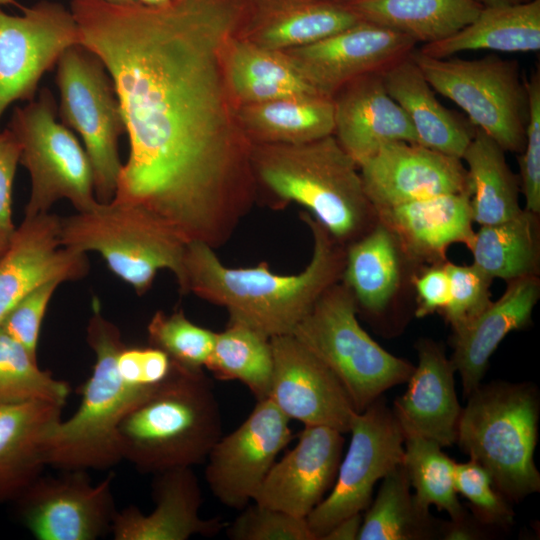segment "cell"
I'll return each instance as SVG.
<instances>
[{"label":"cell","mask_w":540,"mask_h":540,"mask_svg":"<svg viewBox=\"0 0 540 540\" xmlns=\"http://www.w3.org/2000/svg\"><path fill=\"white\" fill-rule=\"evenodd\" d=\"M71 11L125 121L129 156L112 201L148 211L187 243L222 246L258 198L224 61L247 0H72Z\"/></svg>","instance_id":"1"},{"label":"cell","mask_w":540,"mask_h":540,"mask_svg":"<svg viewBox=\"0 0 540 540\" xmlns=\"http://www.w3.org/2000/svg\"><path fill=\"white\" fill-rule=\"evenodd\" d=\"M300 216L312 234L313 251L298 274H276L265 262L255 267H228L214 248L189 242L180 291L225 308L229 322L246 325L268 338L291 334L318 298L341 280L346 254V246L309 213Z\"/></svg>","instance_id":"2"},{"label":"cell","mask_w":540,"mask_h":540,"mask_svg":"<svg viewBox=\"0 0 540 540\" xmlns=\"http://www.w3.org/2000/svg\"><path fill=\"white\" fill-rule=\"evenodd\" d=\"M257 194L275 208L297 203L344 246L377 222L355 161L333 135L302 144H252Z\"/></svg>","instance_id":"3"},{"label":"cell","mask_w":540,"mask_h":540,"mask_svg":"<svg viewBox=\"0 0 540 540\" xmlns=\"http://www.w3.org/2000/svg\"><path fill=\"white\" fill-rule=\"evenodd\" d=\"M122 459L157 474L206 461L222 436L219 403L203 370L173 364L170 375L122 419Z\"/></svg>","instance_id":"4"},{"label":"cell","mask_w":540,"mask_h":540,"mask_svg":"<svg viewBox=\"0 0 540 540\" xmlns=\"http://www.w3.org/2000/svg\"><path fill=\"white\" fill-rule=\"evenodd\" d=\"M93 310L86 337L96 356L92 373L82 386L78 409L57 424L46 444L47 466L62 471L108 469L122 461L119 425L154 389L124 381L117 368V356L125 346L121 333L97 304Z\"/></svg>","instance_id":"5"},{"label":"cell","mask_w":540,"mask_h":540,"mask_svg":"<svg viewBox=\"0 0 540 540\" xmlns=\"http://www.w3.org/2000/svg\"><path fill=\"white\" fill-rule=\"evenodd\" d=\"M462 408L456 443L490 474L495 489L519 502L540 490L534 461L539 398L528 383L480 384Z\"/></svg>","instance_id":"6"},{"label":"cell","mask_w":540,"mask_h":540,"mask_svg":"<svg viewBox=\"0 0 540 540\" xmlns=\"http://www.w3.org/2000/svg\"><path fill=\"white\" fill-rule=\"evenodd\" d=\"M357 310L354 295L340 280L291 334L336 375L359 413L388 389L406 383L415 366L372 339L361 327Z\"/></svg>","instance_id":"7"},{"label":"cell","mask_w":540,"mask_h":540,"mask_svg":"<svg viewBox=\"0 0 540 540\" xmlns=\"http://www.w3.org/2000/svg\"><path fill=\"white\" fill-rule=\"evenodd\" d=\"M60 242L79 252H98L138 295L151 288L163 269L175 275L179 286L183 281L188 243L140 207L97 202L87 211L61 218Z\"/></svg>","instance_id":"8"},{"label":"cell","mask_w":540,"mask_h":540,"mask_svg":"<svg viewBox=\"0 0 540 540\" xmlns=\"http://www.w3.org/2000/svg\"><path fill=\"white\" fill-rule=\"evenodd\" d=\"M410 57L434 91L459 106L475 128L504 151H523L529 101L517 60L495 53L477 59L435 58L416 48Z\"/></svg>","instance_id":"9"},{"label":"cell","mask_w":540,"mask_h":540,"mask_svg":"<svg viewBox=\"0 0 540 540\" xmlns=\"http://www.w3.org/2000/svg\"><path fill=\"white\" fill-rule=\"evenodd\" d=\"M7 128L14 134L21 163L31 178L25 216L46 213L60 199L78 212L97 204L89 157L72 131L57 121V103L48 88L14 109Z\"/></svg>","instance_id":"10"},{"label":"cell","mask_w":540,"mask_h":540,"mask_svg":"<svg viewBox=\"0 0 540 540\" xmlns=\"http://www.w3.org/2000/svg\"><path fill=\"white\" fill-rule=\"evenodd\" d=\"M56 68L62 123L81 136L93 170L95 197L109 203L123 166L118 142L126 133L113 81L102 61L80 44L66 49Z\"/></svg>","instance_id":"11"},{"label":"cell","mask_w":540,"mask_h":540,"mask_svg":"<svg viewBox=\"0 0 540 540\" xmlns=\"http://www.w3.org/2000/svg\"><path fill=\"white\" fill-rule=\"evenodd\" d=\"M349 433L330 493L306 517L316 540L339 521L366 510L375 484L403 460L405 434L383 396L353 415Z\"/></svg>","instance_id":"12"},{"label":"cell","mask_w":540,"mask_h":540,"mask_svg":"<svg viewBox=\"0 0 540 540\" xmlns=\"http://www.w3.org/2000/svg\"><path fill=\"white\" fill-rule=\"evenodd\" d=\"M22 15L0 8V119L15 101L35 99L42 76L80 44L77 22L62 4L42 0Z\"/></svg>","instance_id":"13"},{"label":"cell","mask_w":540,"mask_h":540,"mask_svg":"<svg viewBox=\"0 0 540 540\" xmlns=\"http://www.w3.org/2000/svg\"><path fill=\"white\" fill-rule=\"evenodd\" d=\"M290 419L269 399L257 401L248 417L221 436L207 456L205 479L224 506L242 510L254 499L293 435Z\"/></svg>","instance_id":"14"},{"label":"cell","mask_w":540,"mask_h":540,"mask_svg":"<svg viewBox=\"0 0 540 540\" xmlns=\"http://www.w3.org/2000/svg\"><path fill=\"white\" fill-rule=\"evenodd\" d=\"M112 478L94 484L85 470L41 475L16 500L21 519L38 540H95L111 531L117 512Z\"/></svg>","instance_id":"15"},{"label":"cell","mask_w":540,"mask_h":540,"mask_svg":"<svg viewBox=\"0 0 540 540\" xmlns=\"http://www.w3.org/2000/svg\"><path fill=\"white\" fill-rule=\"evenodd\" d=\"M416 44L403 34L360 20L319 41L282 52L305 82L332 98L354 79L382 73L406 58Z\"/></svg>","instance_id":"16"},{"label":"cell","mask_w":540,"mask_h":540,"mask_svg":"<svg viewBox=\"0 0 540 540\" xmlns=\"http://www.w3.org/2000/svg\"><path fill=\"white\" fill-rule=\"evenodd\" d=\"M270 340L273 372L268 398L290 420L348 433L356 410L336 375L293 334Z\"/></svg>","instance_id":"17"},{"label":"cell","mask_w":540,"mask_h":540,"mask_svg":"<svg viewBox=\"0 0 540 540\" xmlns=\"http://www.w3.org/2000/svg\"><path fill=\"white\" fill-rule=\"evenodd\" d=\"M374 211L451 193H470L462 159L418 143L384 144L359 166Z\"/></svg>","instance_id":"18"},{"label":"cell","mask_w":540,"mask_h":540,"mask_svg":"<svg viewBox=\"0 0 540 540\" xmlns=\"http://www.w3.org/2000/svg\"><path fill=\"white\" fill-rule=\"evenodd\" d=\"M343 446L340 431L304 425L294 448L276 460L252 502L306 518L332 488Z\"/></svg>","instance_id":"19"},{"label":"cell","mask_w":540,"mask_h":540,"mask_svg":"<svg viewBox=\"0 0 540 540\" xmlns=\"http://www.w3.org/2000/svg\"><path fill=\"white\" fill-rule=\"evenodd\" d=\"M61 218L49 212L25 216L0 257V324L28 293L49 280L83 278L89 269L86 253L60 242Z\"/></svg>","instance_id":"20"},{"label":"cell","mask_w":540,"mask_h":540,"mask_svg":"<svg viewBox=\"0 0 540 540\" xmlns=\"http://www.w3.org/2000/svg\"><path fill=\"white\" fill-rule=\"evenodd\" d=\"M333 136L358 167L384 144L417 143L403 109L388 94L381 73L347 83L333 96Z\"/></svg>","instance_id":"21"},{"label":"cell","mask_w":540,"mask_h":540,"mask_svg":"<svg viewBox=\"0 0 540 540\" xmlns=\"http://www.w3.org/2000/svg\"><path fill=\"white\" fill-rule=\"evenodd\" d=\"M152 498L155 506L147 515L133 505L117 510L110 531L115 540H186L214 536L227 525L200 516L202 492L192 467L155 474Z\"/></svg>","instance_id":"22"},{"label":"cell","mask_w":540,"mask_h":540,"mask_svg":"<svg viewBox=\"0 0 540 540\" xmlns=\"http://www.w3.org/2000/svg\"><path fill=\"white\" fill-rule=\"evenodd\" d=\"M416 349L418 364L392 410L404 434L422 436L442 448L451 446L456 443L462 411L455 390V367L440 343L420 339Z\"/></svg>","instance_id":"23"},{"label":"cell","mask_w":540,"mask_h":540,"mask_svg":"<svg viewBox=\"0 0 540 540\" xmlns=\"http://www.w3.org/2000/svg\"><path fill=\"white\" fill-rule=\"evenodd\" d=\"M401 254L416 263L442 264L456 243L468 248L473 235L470 193H451L375 211Z\"/></svg>","instance_id":"24"},{"label":"cell","mask_w":540,"mask_h":540,"mask_svg":"<svg viewBox=\"0 0 540 540\" xmlns=\"http://www.w3.org/2000/svg\"><path fill=\"white\" fill-rule=\"evenodd\" d=\"M507 284L499 299L491 301L467 325L453 332L451 361L460 375L466 398L481 384L489 360L504 338L528 326L539 300L537 276L515 279Z\"/></svg>","instance_id":"25"},{"label":"cell","mask_w":540,"mask_h":540,"mask_svg":"<svg viewBox=\"0 0 540 540\" xmlns=\"http://www.w3.org/2000/svg\"><path fill=\"white\" fill-rule=\"evenodd\" d=\"M361 19L340 0H247L239 36L286 51L345 30Z\"/></svg>","instance_id":"26"},{"label":"cell","mask_w":540,"mask_h":540,"mask_svg":"<svg viewBox=\"0 0 540 540\" xmlns=\"http://www.w3.org/2000/svg\"><path fill=\"white\" fill-rule=\"evenodd\" d=\"M62 409L44 401L0 406V504L16 501L42 475Z\"/></svg>","instance_id":"27"},{"label":"cell","mask_w":540,"mask_h":540,"mask_svg":"<svg viewBox=\"0 0 540 540\" xmlns=\"http://www.w3.org/2000/svg\"><path fill=\"white\" fill-rule=\"evenodd\" d=\"M381 74L388 94L408 116L417 143L462 159L476 128L441 104L410 55Z\"/></svg>","instance_id":"28"},{"label":"cell","mask_w":540,"mask_h":540,"mask_svg":"<svg viewBox=\"0 0 540 540\" xmlns=\"http://www.w3.org/2000/svg\"><path fill=\"white\" fill-rule=\"evenodd\" d=\"M237 116L252 144H302L333 135L334 131L332 98L319 93L240 105Z\"/></svg>","instance_id":"29"},{"label":"cell","mask_w":540,"mask_h":540,"mask_svg":"<svg viewBox=\"0 0 540 540\" xmlns=\"http://www.w3.org/2000/svg\"><path fill=\"white\" fill-rule=\"evenodd\" d=\"M435 58L459 52H538L540 50V0L483 7L477 17L456 33L418 49Z\"/></svg>","instance_id":"30"},{"label":"cell","mask_w":540,"mask_h":540,"mask_svg":"<svg viewBox=\"0 0 540 540\" xmlns=\"http://www.w3.org/2000/svg\"><path fill=\"white\" fill-rule=\"evenodd\" d=\"M361 20L397 33L416 43L440 41L472 22L481 9L473 0H345Z\"/></svg>","instance_id":"31"},{"label":"cell","mask_w":540,"mask_h":540,"mask_svg":"<svg viewBox=\"0 0 540 540\" xmlns=\"http://www.w3.org/2000/svg\"><path fill=\"white\" fill-rule=\"evenodd\" d=\"M224 61L228 84L238 106L293 94L318 93L295 71L282 51L259 46L239 35L227 43Z\"/></svg>","instance_id":"32"},{"label":"cell","mask_w":540,"mask_h":540,"mask_svg":"<svg viewBox=\"0 0 540 540\" xmlns=\"http://www.w3.org/2000/svg\"><path fill=\"white\" fill-rule=\"evenodd\" d=\"M401 251L391 232L380 222L346 247L341 281L357 305L371 314L388 307L401 280Z\"/></svg>","instance_id":"33"},{"label":"cell","mask_w":540,"mask_h":540,"mask_svg":"<svg viewBox=\"0 0 540 540\" xmlns=\"http://www.w3.org/2000/svg\"><path fill=\"white\" fill-rule=\"evenodd\" d=\"M505 152L476 128L462 156L469 177L472 219L480 226L504 222L523 210L519 177L510 169Z\"/></svg>","instance_id":"34"},{"label":"cell","mask_w":540,"mask_h":540,"mask_svg":"<svg viewBox=\"0 0 540 540\" xmlns=\"http://www.w3.org/2000/svg\"><path fill=\"white\" fill-rule=\"evenodd\" d=\"M537 216L523 208L512 219L480 226L468 247L473 264L491 279L506 282L536 276L539 262Z\"/></svg>","instance_id":"35"},{"label":"cell","mask_w":540,"mask_h":540,"mask_svg":"<svg viewBox=\"0 0 540 540\" xmlns=\"http://www.w3.org/2000/svg\"><path fill=\"white\" fill-rule=\"evenodd\" d=\"M381 480L376 498L362 519L358 540L439 538L441 521L416 504L403 465L393 468Z\"/></svg>","instance_id":"36"},{"label":"cell","mask_w":540,"mask_h":540,"mask_svg":"<svg viewBox=\"0 0 540 540\" xmlns=\"http://www.w3.org/2000/svg\"><path fill=\"white\" fill-rule=\"evenodd\" d=\"M205 368L219 380L240 381L257 401L266 399L273 372L271 340L246 325L228 322L216 332Z\"/></svg>","instance_id":"37"},{"label":"cell","mask_w":540,"mask_h":540,"mask_svg":"<svg viewBox=\"0 0 540 540\" xmlns=\"http://www.w3.org/2000/svg\"><path fill=\"white\" fill-rule=\"evenodd\" d=\"M406 471L416 504L429 510L435 506L445 511L451 520L468 515L458 500L454 485L455 464L436 442L406 433L401 463Z\"/></svg>","instance_id":"38"},{"label":"cell","mask_w":540,"mask_h":540,"mask_svg":"<svg viewBox=\"0 0 540 540\" xmlns=\"http://www.w3.org/2000/svg\"><path fill=\"white\" fill-rule=\"evenodd\" d=\"M70 385L40 369L37 357L0 326V406L44 401L64 406Z\"/></svg>","instance_id":"39"},{"label":"cell","mask_w":540,"mask_h":540,"mask_svg":"<svg viewBox=\"0 0 540 540\" xmlns=\"http://www.w3.org/2000/svg\"><path fill=\"white\" fill-rule=\"evenodd\" d=\"M151 346L164 351L180 368L201 371L211 355L216 332L190 321L183 310L157 311L147 326Z\"/></svg>","instance_id":"40"},{"label":"cell","mask_w":540,"mask_h":540,"mask_svg":"<svg viewBox=\"0 0 540 540\" xmlns=\"http://www.w3.org/2000/svg\"><path fill=\"white\" fill-rule=\"evenodd\" d=\"M240 511L225 527L232 540H316L304 517L255 502Z\"/></svg>","instance_id":"41"},{"label":"cell","mask_w":540,"mask_h":540,"mask_svg":"<svg viewBox=\"0 0 540 540\" xmlns=\"http://www.w3.org/2000/svg\"><path fill=\"white\" fill-rule=\"evenodd\" d=\"M454 485L457 494L472 506L473 516L485 526L506 527L512 524L514 513L494 487L487 470L474 460L455 464Z\"/></svg>","instance_id":"42"},{"label":"cell","mask_w":540,"mask_h":540,"mask_svg":"<svg viewBox=\"0 0 540 540\" xmlns=\"http://www.w3.org/2000/svg\"><path fill=\"white\" fill-rule=\"evenodd\" d=\"M450 282V297L442 311L452 331H458L479 315L490 303L493 279L473 263L445 262Z\"/></svg>","instance_id":"43"},{"label":"cell","mask_w":540,"mask_h":540,"mask_svg":"<svg viewBox=\"0 0 540 540\" xmlns=\"http://www.w3.org/2000/svg\"><path fill=\"white\" fill-rule=\"evenodd\" d=\"M529 111L525 130V145L520 153V190L524 195V209L540 213V71L526 79Z\"/></svg>","instance_id":"44"},{"label":"cell","mask_w":540,"mask_h":540,"mask_svg":"<svg viewBox=\"0 0 540 540\" xmlns=\"http://www.w3.org/2000/svg\"><path fill=\"white\" fill-rule=\"evenodd\" d=\"M62 282L49 280L24 296L5 316L0 326L31 355L37 357V346L42 321L49 301Z\"/></svg>","instance_id":"45"},{"label":"cell","mask_w":540,"mask_h":540,"mask_svg":"<svg viewBox=\"0 0 540 540\" xmlns=\"http://www.w3.org/2000/svg\"><path fill=\"white\" fill-rule=\"evenodd\" d=\"M117 368L128 384L153 389L161 384L171 373L173 363L161 349L149 347H127L117 356Z\"/></svg>","instance_id":"46"},{"label":"cell","mask_w":540,"mask_h":540,"mask_svg":"<svg viewBox=\"0 0 540 540\" xmlns=\"http://www.w3.org/2000/svg\"><path fill=\"white\" fill-rule=\"evenodd\" d=\"M20 147L6 128L0 132V257L7 250L16 228L12 220V187L19 163Z\"/></svg>","instance_id":"47"},{"label":"cell","mask_w":540,"mask_h":540,"mask_svg":"<svg viewBox=\"0 0 540 540\" xmlns=\"http://www.w3.org/2000/svg\"><path fill=\"white\" fill-rule=\"evenodd\" d=\"M417 293L415 315L422 318L443 311L449 302L450 282L445 263L432 265L413 279Z\"/></svg>","instance_id":"48"},{"label":"cell","mask_w":540,"mask_h":540,"mask_svg":"<svg viewBox=\"0 0 540 540\" xmlns=\"http://www.w3.org/2000/svg\"><path fill=\"white\" fill-rule=\"evenodd\" d=\"M475 518V517H474ZM481 526H484L476 518L469 514L459 520L441 521L439 538L445 540H476L484 536Z\"/></svg>","instance_id":"49"},{"label":"cell","mask_w":540,"mask_h":540,"mask_svg":"<svg viewBox=\"0 0 540 540\" xmlns=\"http://www.w3.org/2000/svg\"><path fill=\"white\" fill-rule=\"evenodd\" d=\"M362 519L361 513H357L339 521L321 540H358Z\"/></svg>","instance_id":"50"},{"label":"cell","mask_w":540,"mask_h":540,"mask_svg":"<svg viewBox=\"0 0 540 540\" xmlns=\"http://www.w3.org/2000/svg\"><path fill=\"white\" fill-rule=\"evenodd\" d=\"M482 7H497L522 3L528 0H473Z\"/></svg>","instance_id":"51"},{"label":"cell","mask_w":540,"mask_h":540,"mask_svg":"<svg viewBox=\"0 0 540 540\" xmlns=\"http://www.w3.org/2000/svg\"><path fill=\"white\" fill-rule=\"evenodd\" d=\"M137 2L146 5V6H163L165 4H168L172 0H136Z\"/></svg>","instance_id":"52"},{"label":"cell","mask_w":540,"mask_h":540,"mask_svg":"<svg viewBox=\"0 0 540 540\" xmlns=\"http://www.w3.org/2000/svg\"><path fill=\"white\" fill-rule=\"evenodd\" d=\"M0 5H13L19 8H23L16 0H0Z\"/></svg>","instance_id":"53"},{"label":"cell","mask_w":540,"mask_h":540,"mask_svg":"<svg viewBox=\"0 0 540 540\" xmlns=\"http://www.w3.org/2000/svg\"><path fill=\"white\" fill-rule=\"evenodd\" d=\"M110 3H117V4H127L132 2H137L136 0H102Z\"/></svg>","instance_id":"54"},{"label":"cell","mask_w":540,"mask_h":540,"mask_svg":"<svg viewBox=\"0 0 540 540\" xmlns=\"http://www.w3.org/2000/svg\"><path fill=\"white\" fill-rule=\"evenodd\" d=\"M340 1H345V0H340Z\"/></svg>","instance_id":"55"}]
</instances>
